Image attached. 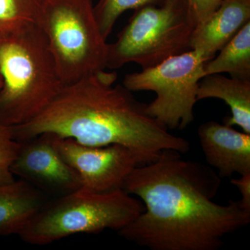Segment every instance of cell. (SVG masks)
Returning a JSON list of instances; mask_svg holds the SVG:
<instances>
[{
	"label": "cell",
	"instance_id": "7c38bea8",
	"mask_svg": "<svg viewBox=\"0 0 250 250\" xmlns=\"http://www.w3.org/2000/svg\"><path fill=\"white\" fill-rule=\"evenodd\" d=\"M47 201L46 194L22 179L0 185V236L19 234Z\"/></svg>",
	"mask_w": 250,
	"mask_h": 250
},
{
	"label": "cell",
	"instance_id": "3957f363",
	"mask_svg": "<svg viewBox=\"0 0 250 250\" xmlns=\"http://www.w3.org/2000/svg\"><path fill=\"white\" fill-rule=\"evenodd\" d=\"M0 124L35 118L64 86L45 33L38 23L0 37Z\"/></svg>",
	"mask_w": 250,
	"mask_h": 250
},
{
	"label": "cell",
	"instance_id": "4fadbf2b",
	"mask_svg": "<svg viewBox=\"0 0 250 250\" xmlns=\"http://www.w3.org/2000/svg\"><path fill=\"white\" fill-rule=\"evenodd\" d=\"M208 98L223 100L231 109V116L224 124L238 125L250 134V80L226 77L221 74L207 75L199 83L197 100Z\"/></svg>",
	"mask_w": 250,
	"mask_h": 250
},
{
	"label": "cell",
	"instance_id": "d6986e66",
	"mask_svg": "<svg viewBox=\"0 0 250 250\" xmlns=\"http://www.w3.org/2000/svg\"><path fill=\"white\" fill-rule=\"evenodd\" d=\"M231 183L237 187L241 193L239 202L242 207L250 212V173L243 174L240 178L231 179Z\"/></svg>",
	"mask_w": 250,
	"mask_h": 250
},
{
	"label": "cell",
	"instance_id": "2e32d148",
	"mask_svg": "<svg viewBox=\"0 0 250 250\" xmlns=\"http://www.w3.org/2000/svg\"><path fill=\"white\" fill-rule=\"evenodd\" d=\"M164 0H100L94 6V15L105 40L111 34L117 20L127 10H137L149 5H160Z\"/></svg>",
	"mask_w": 250,
	"mask_h": 250
},
{
	"label": "cell",
	"instance_id": "6da1fadb",
	"mask_svg": "<svg viewBox=\"0 0 250 250\" xmlns=\"http://www.w3.org/2000/svg\"><path fill=\"white\" fill-rule=\"evenodd\" d=\"M181 154L166 149L126 177L123 189L139 197L145 210L118 233L151 250H218L224 237L249 225L250 212L239 200L215 203L221 178Z\"/></svg>",
	"mask_w": 250,
	"mask_h": 250
},
{
	"label": "cell",
	"instance_id": "30bf717a",
	"mask_svg": "<svg viewBox=\"0 0 250 250\" xmlns=\"http://www.w3.org/2000/svg\"><path fill=\"white\" fill-rule=\"evenodd\" d=\"M197 134L207 165L216 169L220 178L250 173V134L208 121L199 126Z\"/></svg>",
	"mask_w": 250,
	"mask_h": 250
},
{
	"label": "cell",
	"instance_id": "9a60e30c",
	"mask_svg": "<svg viewBox=\"0 0 250 250\" xmlns=\"http://www.w3.org/2000/svg\"><path fill=\"white\" fill-rule=\"evenodd\" d=\"M44 0H0V37L38 23Z\"/></svg>",
	"mask_w": 250,
	"mask_h": 250
},
{
	"label": "cell",
	"instance_id": "ac0fdd59",
	"mask_svg": "<svg viewBox=\"0 0 250 250\" xmlns=\"http://www.w3.org/2000/svg\"><path fill=\"white\" fill-rule=\"evenodd\" d=\"M223 0H187L189 12L196 26L205 22L218 9Z\"/></svg>",
	"mask_w": 250,
	"mask_h": 250
},
{
	"label": "cell",
	"instance_id": "9c48e42d",
	"mask_svg": "<svg viewBox=\"0 0 250 250\" xmlns=\"http://www.w3.org/2000/svg\"><path fill=\"white\" fill-rule=\"evenodd\" d=\"M20 143L11 172L45 194L57 197L81 188L77 172L54 147L50 134Z\"/></svg>",
	"mask_w": 250,
	"mask_h": 250
},
{
	"label": "cell",
	"instance_id": "e0dca14e",
	"mask_svg": "<svg viewBox=\"0 0 250 250\" xmlns=\"http://www.w3.org/2000/svg\"><path fill=\"white\" fill-rule=\"evenodd\" d=\"M19 147L20 143L13 137L11 127L0 124V185L16 180L11 169Z\"/></svg>",
	"mask_w": 250,
	"mask_h": 250
},
{
	"label": "cell",
	"instance_id": "ffe728a7",
	"mask_svg": "<svg viewBox=\"0 0 250 250\" xmlns=\"http://www.w3.org/2000/svg\"><path fill=\"white\" fill-rule=\"evenodd\" d=\"M3 80L1 77V73H0V92H1V88H2Z\"/></svg>",
	"mask_w": 250,
	"mask_h": 250
},
{
	"label": "cell",
	"instance_id": "5b68a950",
	"mask_svg": "<svg viewBox=\"0 0 250 250\" xmlns=\"http://www.w3.org/2000/svg\"><path fill=\"white\" fill-rule=\"evenodd\" d=\"M195 27L187 0H164L159 6L136 10L116 42L108 44L106 67L134 62L146 69L190 50Z\"/></svg>",
	"mask_w": 250,
	"mask_h": 250
},
{
	"label": "cell",
	"instance_id": "8992f818",
	"mask_svg": "<svg viewBox=\"0 0 250 250\" xmlns=\"http://www.w3.org/2000/svg\"><path fill=\"white\" fill-rule=\"evenodd\" d=\"M39 24L64 85L106 68L108 44L97 24L93 0H44Z\"/></svg>",
	"mask_w": 250,
	"mask_h": 250
},
{
	"label": "cell",
	"instance_id": "5bb4252c",
	"mask_svg": "<svg viewBox=\"0 0 250 250\" xmlns=\"http://www.w3.org/2000/svg\"><path fill=\"white\" fill-rule=\"evenodd\" d=\"M205 65V76L227 72L233 78L250 80V21Z\"/></svg>",
	"mask_w": 250,
	"mask_h": 250
},
{
	"label": "cell",
	"instance_id": "52a82bcc",
	"mask_svg": "<svg viewBox=\"0 0 250 250\" xmlns=\"http://www.w3.org/2000/svg\"><path fill=\"white\" fill-rule=\"evenodd\" d=\"M207 62L201 52L190 49L125 75L123 85L131 92H154L156 98L146 107L148 114L167 129H184L195 119L197 89Z\"/></svg>",
	"mask_w": 250,
	"mask_h": 250
},
{
	"label": "cell",
	"instance_id": "8fae6325",
	"mask_svg": "<svg viewBox=\"0 0 250 250\" xmlns=\"http://www.w3.org/2000/svg\"><path fill=\"white\" fill-rule=\"evenodd\" d=\"M249 21L250 0H223L207 21L195 27L190 49L209 61Z\"/></svg>",
	"mask_w": 250,
	"mask_h": 250
},
{
	"label": "cell",
	"instance_id": "7a4b0ae2",
	"mask_svg": "<svg viewBox=\"0 0 250 250\" xmlns=\"http://www.w3.org/2000/svg\"><path fill=\"white\" fill-rule=\"evenodd\" d=\"M146 107L124 85L108 84L96 72L64 85L43 111L11 126V133L18 142L47 134L93 147L121 145L142 165L156 160L166 149L188 152V141L170 134Z\"/></svg>",
	"mask_w": 250,
	"mask_h": 250
},
{
	"label": "cell",
	"instance_id": "ba28073f",
	"mask_svg": "<svg viewBox=\"0 0 250 250\" xmlns=\"http://www.w3.org/2000/svg\"><path fill=\"white\" fill-rule=\"evenodd\" d=\"M50 135L54 147L78 174L81 189L85 191L107 193L123 189L126 177L142 165L131 149L121 145L93 147Z\"/></svg>",
	"mask_w": 250,
	"mask_h": 250
},
{
	"label": "cell",
	"instance_id": "277c9868",
	"mask_svg": "<svg viewBox=\"0 0 250 250\" xmlns=\"http://www.w3.org/2000/svg\"><path fill=\"white\" fill-rule=\"evenodd\" d=\"M145 210L124 189L95 193L79 189L47 201L18 234L34 246H45L79 233L119 231Z\"/></svg>",
	"mask_w": 250,
	"mask_h": 250
}]
</instances>
